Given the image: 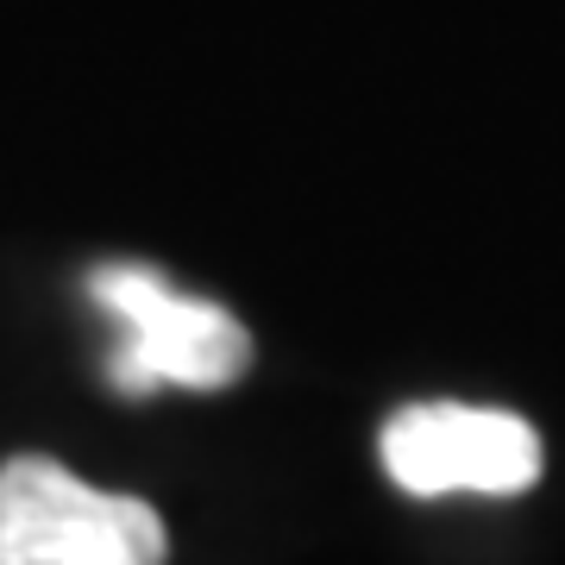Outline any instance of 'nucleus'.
<instances>
[{
    "label": "nucleus",
    "instance_id": "nucleus-1",
    "mask_svg": "<svg viewBox=\"0 0 565 565\" xmlns=\"http://www.w3.org/2000/svg\"><path fill=\"white\" fill-rule=\"evenodd\" d=\"M88 296L126 327L120 352L107 364L114 390L151 396V390H233L252 371V333L221 302L182 296L145 264H102L88 277Z\"/></svg>",
    "mask_w": 565,
    "mask_h": 565
},
{
    "label": "nucleus",
    "instance_id": "nucleus-2",
    "mask_svg": "<svg viewBox=\"0 0 565 565\" xmlns=\"http://www.w3.org/2000/svg\"><path fill=\"white\" fill-rule=\"evenodd\" d=\"M158 509L82 484L70 465L20 452L0 465V565H163Z\"/></svg>",
    "mask_w": 565,
    "mask_h": 565
},
{
    "label": "nucleus",
    "instance_id": "nucleus-3",
    "mask_svg": "<svg viewBox=\"0 0 565 565\" xmlns=\"http://www.w3.org/2000/svg\"><path fill=\"white\" fill-rule=\"evenodd\" d=\"M384 471L408 497H515L541 478V434L503 408L415 403L384 427Z\"/></svg>",
    "mask_w": 565,
    "mask_h": 565
}]
</instances>
